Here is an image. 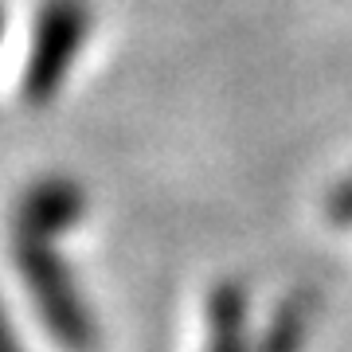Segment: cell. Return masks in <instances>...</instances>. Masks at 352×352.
Listing matches in <instances>:
<instances>
[{"instance_id":"6da1fadb","label":"cell","mask_w":352,"mask_h":352,"mask_svg":"<svg viewBox=\"0 0 352 352\" xmlns=\"http://www.w3.org/2000/svg\"><path fill=\"white\" fill-rule=\"evenodd\" d=\"M12 254L20 282L32 294L36 314L47 325L51 337L71 352L98 349V321L90 314L71 266L55 251V239H20V235H12Z\"/></svg>"},{"instance_id":"7a4b0ae2","label":"cell","mask_w":352,"mask_h":352,"mask_svg":"<svg viewBox=\"0 0 352 352\" xmlns=\"http://www.w3.org/2000/svg\"><path fill=\"white\" fill-rule=\"evenodd\" d=\"M94 32V8L90 0H39L32 36H28L20 94L32 106H47L59 98L67 78L75 71L78 55Z\"/></svg>"},{"instance_id":"3957f363","label":"cell","mask_w":352,"mask_h":352,"mask_svg":"<svg viewBox=\"0 0 352 352\" xmlns=\"http://www.w3.org/2000/svg\"><path fill=\"white\" fill-rule=\"evenodd\" d=\"M87 215V192L75 176H39L32 180L12 212V235L20 239H63L67 231Z\"/></svg>"},{"instance_id":"277c9868","label":"cell","mask_w":352,"mask_h":352,"mask_svg":"<svg viewBox=\"0 0 352 352\" xmlns=\"http://www.w3.org/2000/svg\"><path fill=\"white\" fill-rule=\"evenodd\" d=\"M212 337H208V352H251L247 349V329H243V289L235 282H227L212 294Z\"/></svg>"},{"instance_id":"5b68a950","label":"cell","mask_w":352,"mask_h":352,"mask_svg":"<svg viewBox=\"0 0 352 352\" xmlns=\"http://www.w3.org/2000/svg\"><path fill=\"white\" fill-rule=\"evenodd\" d=\"M309 329V305L305 302H289L282 305V314L274 317V325L266 333V352H298Z\"/></svg>"},{"instance_id":"8992f818","label":"cell","mask_w":352,"mask_h":352,"mask_svg":"<svg viewBox=\"0 0 352 352\" xmlns=\"http://www.w3.org/2000/svg\"><path fill=\"white\" fill-rule=\"evenodd\" d=\"M329 215H333L337 223H344V227L352 223V180H344V184L329 196Z\"/></svg>"},{"instance_id":"52a82bcc","label":"cell","mask_w":352,"mask_h":352,"mask_svg":"<svg viewBox=\"0 0 352 352\" xmlns=\"http://www.w3.org/2000/svg\"><path fill=\"white\" fill-rule=\"evenodd\" d=\"M0 352H24L20 349V337H16L12 321H8V314H4V305H0Z\"/></svg>"},{"instance_id":"ba28073f","label":"cell","mask_w":352,"mask_h":352,"mask_svg":"<svg viewBox=\"0 0 352 352\" xmlns=\"http://www.w3.org/2000/svg\"><path fill=\"white\" fill-rule=\"evenodd\" d=\"M4 28H8V8L0 4V43H4Z\"/></svg>"}]
</instances>
